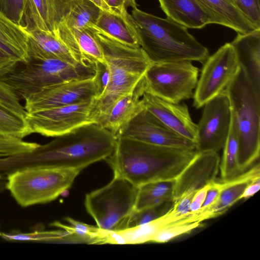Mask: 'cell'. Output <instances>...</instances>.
<instances>
[{"label":"cell","mask_w":260,"mask_h":260,"mask_svg":"<svg viewBox=\"0 0 260 260\" xmlns=\"http://www.w3.org/2000/svg\"><path fill=\"white\" fill-rule=\"evenodd\" d=\"M116 141L111 132L98 123L87 124L40 145L31 152L0 157V173L7 175L32 166L81 172L110 156Z\"/></svg>","instance_id":"1"},{"label":"cell","mask_w":260,"mask_h":260,"mask_svg":"<svg viewBox=\"0 0 260 260\" xmlns=\"http://www.w3.org/2000/svg\"><path fill=\"white\" fill-rule=\"evenodd\" d=\"M196 153V150L160 146L117 137L113 153L105 160L114 174L139 187L151 182L175 180Z\"/></svg>","instance_id":"2"},{"label":"cell","mask_w":260,"mask_h":260,"mask_svg":"<svg viewBox=\"0 0 260 260\" xmlns=\"http://www.w3.org/2000/svg\"><path fill=\"white\" fill-rule=\"evenodd\" d=\"M126 13L140 47L151 63L198 61L209 56L208 49L189 33L187 28L135 8Z\"/></svg>","instance_id":"3"},{"label":"cell","mask_w":260,"mask_h":260,"mask_svg":"<svg viewBox=\"0 0 260 260\" xmlns=\"http://www.w3.org/2000/svg\"><path fill=\"white\" fill-rule=\"evenodd\" d=\"M89 29L102 49L109 75L106 87L96 99L98 120L116 101L136 87L151 62L140 47L120 43L95 27Z\"/></svg>","instance_id":"4"},{"label":"cell","mask_w":260,"mask_h":260,"mask_svg":"<svg viewBox=\"0 0 260 260\" xmlns=\"http://www.w3.org/2000/svg\"><path fill=\"white\" fill-rule=\"evenodd\" d=\"M225 90L238 139V166L242 173L259 157L260 95L239 66Z\"/></svg>","instance_id":"5"},{"label":"cell","mask_w":260,"mask_h":260,"mask_svg":"<svg viewBox=\"0 0 260 260\" xmlns=\"http://www.w3.org/2000/svg\"><path fill=\"white\" fill-rule=\"evenodd\" d=\"M96 63L71 62L58 59L31 60L20 68L0 78L20 99L48 86L73 80L93 77Z\"/></svg>","instance_id":"6"},{"label":"cell","mask_w":260,"mask_h":260,"mask_svg":"<svg viewBox=\"0 0 260 260\" xmlns=\"http://www.w3.org/2000/svg\"><path fill=\"white\" fill-rule=\"evenodd\" d=\"M80 171L32 166L7 175V189L22 207L49 203L69 189Z\"/></svg>","instance_id":"7"},{"label":"cell","mask_w":260,"mask_h":260,"mask_svg":"<svg viewBox=\"0 0 260 260\" xmlns=\"http://www.w3.org/2000/svg\"><path fill=\"white\" fill-rule=\"evenodd\" d=\"M138 190L125 179L114 174L108 184L86 195V210L98 228L117 231L135 210Z\"/></svg>","instance_id":"8"},{"label":"cell","mask_w":260,"mask_h":260,"mask_svg":"<svg viewBox=\"0 0 260 260\" xmlns=\"http://www.w3.org/2000/svg\"><path fill=\"white\" fill-rule=\"evenodd\" d=\"M144 77L146 92L177 104L193 96L199 69L191 61L151 63Z\"/></svg>","instance_id":"9"},{"label":"cell","mask_w":260,"mask_h":260,"mask_svg":"<svg viewBox=\"0 0 260 260\" xmlns=\"http://www.w3.org/2000/svg\"><path fill=\"white\" fill-rule=\"evenodd\" d=\"M96 99L81 103L26 113L31 133L57 137L80 127L98 123Z\"/></svg>","instance_id":"10"},{"label":"cell","mask_w":260,"mask_h":260,"mask_svg":"<svg viewBox=\"0 0 260 260\" xmlns=\"http://www.w3.org/2000/svg\"><path fill=\"white\" fill-rule=\"evenodd\" d=\"M99 74L92 78L52 85L29 95L25 101L26 113L70 105L97 99L102 92Z\"/></svg>","instance_id":"11"},{"label":"cell","mask_w":260,"mask_h":260,"mask_svg":"<svg viewBox=\"0 0 260 260\" xmlns=\"http://www.w3.org/2000/svg\"><path fill=\"white\" fill-rule=\"evenodd\" d=\"M193 93V106L203 107L223 91L234 76L238 64L230 43L225 44L203 63Z\"/></svg>","instance_id":"12"},{"label":"cell","mask_w":260,"mask_h":260,"mask_svg":"<svg viewBox=\"0 0 260 260\" xmlns=\"http://www.w3.org/2000/svg\"><path fill=\"white\" fill-rule=\"evenodd\" d=\"M197 124V152H218L222 149L229 134L232 111L224 89L206 102Z\"/></svg>","instance_id":"13"},{"label":"cell","mask_w":260,"mask_h":260,"mask_svg":"<svg viewBox=\"0 0 260 260\" xmlns=\"http://www.w3.org/2000/svg\"><path fill=\"white\" fill-rule=\"evenodd\" d=\"M167 147L196 150V144L177 134L144 108L116 135Z\"/></svg>","instance_id":"14"},{"label":"cell","mask_w":260,"mask_h":260,"mask_svg":"<svg viewBox=\"0 0 260 260\" xmlns=\"http://www.w3.org/2000/svg\"><path fill=\"white\" fill-rule=\"evenodd\" d=\"M220 158L217 152H197L175 179L173 203L185 196L193 197L201 188L215 181L219 170Z\"/></svg>","instance_id":"15"},{"label":"cell","mask_w":260,"mask_h":260,"mask_svg":"<svg viewBox=\"0 0 260 260\" xmlns=\"http://www.w3.org/2000/svg\"><path fill=\"white\" fill-rule=\"evenodd\" d=\"M73 0H26L20 26L26 32L35 29L56 37Z\"/></svg>","instance_id":"16"},{"label":"cell","mask_w":260,"mask_h":260,"mask_svg":"<svg viewBox=\"0 0 260 260\" xmlns=\"http://www.w3.org/2000/svg\"><path fill=\"white\" fill-rule=\"evenodd\" d=\"M141 99L147 110L171 129L196 144L197 124L185 104L171 103L146 91Z\"/></svg>","instance_id":"17"},{"label":"cell","mask_w":260,"mask_h":260,"mask_svg":"<svg viewBox=\"0 0 260 260\" xmlns=\"http://www.w3.org/2000/svg\"><path fill=\"white\" fill-rule=\"evenodd\" d=\"M145 91L144 77L130 92L120 97L98 120V123L115 137L119 130L144 107L142 96Z\"/></svg>","instance_id":"18"},{"label":"cell","mask_w":260,"mask_h":260,"mask_svg":"<svg viewBox=\"0 0 260 260\" xmlns=\"http://www.w3.org/2000/svg\"><path fill=\"white\" fill-rule=\"evenodd\" d=\"M238 66L245 72L256 92L260 95V29L238 34L230 43Z\"/></svg>","instance_id":"19"},{"label":"cell","mask_w":260,"mask_h":260,"mask_svg":"<svg viewBox=\"0 0 260 260\" xmlns=\"http://www.w3.org/2000/svg\"><path fill=\"white\" fill-rule=\"evenodd\" d=\"M167 18L187 28L200 29L215 21L199 0H158Z\"/></svg>","instance_id":"20"},{"label":"cell","mask_w":260,"mask_h":260,"mask_svg":"<svg viewBox=\"0 0 260 260\" xmlns=\"http://www.w3.org/2000/svg\"><path fill=\"white\" fill-rule=\"evenodd\" d=\"M27 32L28 54L31 60L58 59L82 62L79 61L70 49L55 35L39 29Z\"/></svg>","instance_id":"21"},{"label":"cell","mask_w":260,"mask_h":260,"mask_svg":"<svg viewBox=\"0 0 260 260\" xmlns=\"http://www.w3.org/2000/svg\"><path fill=\"white\" fill-rule=\"evenodd\" d=\"M257 178H260L259 162L234 178L222 182L221 189L218 199L214 203L207 206L214 217L223 214L241 199L246 187L252 181Z\"/></svg>","instance_id":"22"},{"label":"cell","mask_w":260,"mask_h":260,"mask_svg":"<svg viewBox=\"0 0 260 260\" xmlns=\"http://www.w3.org/2000/svg\"><path fill=\"white\" fill-rule=\"evenodd\" d=\"M215 24L234 29L238 34L251 32L255 28L240 11L233 0H199Z\"/></svg>","instance_id":"23"},{"label":"cell","mask_w":260,"mask_h":260,"mask_svg":"<svg viewBox=\"0 0 260 260\" xmlns=\"http://www.w3.org/2000/svg\"><path fill=\"white\" fill-rule=\"evenodd\" d=\"M27 37L24 29L0 12V48L23 64L31 61L28 54Z\"/></svg>","instance_id":"24"},{"label":"cell","mask_w":260,"mask_h":260,"mask_svg":"<svg viewBox=\"0 0 260 260\" xmlns=\"http://www.w3.org/2000/svg\"><path fill=\"white\" fill-rule=\"evenodd\" d=\"M126 13L102 10L94 27L120 43L140 47L135 31L127 20Z\"/></svg>","instance_id":"25"},{"label":"cell","mask_w":260,"mask_h":260,"mask_svg":"<svg viewBox=\"0 0 260 260\" xmlns=\"http://www.w3.org/2000/svg\"><path fill=\"white\" fill-rule=\"evenodd\" d=\"M97 5L89 0H73L63 21V26L71 35L89 29L95 26L102 11Z\"/></svg>","instance_id":"26"},{"label":"cell","mask_w":260,"mask_h":260,"mask_svg":"<svg viewBox=\"0 0 260 260\" xmlns=\"http://www.w3.org/2000/svg\"><path fill=\"white\" fill-rule=\"evenodd\" d=\"M174 181H156L139 186L135 210H141L172 200Z\"/></svg>","instance_id":"27"},{"label":"cell","mask_w":260,"mask_h":260,"mask_svg":"<svg viewBox=\"0 0 260 260\" xmlns=\"http://www.w3.org/2000/svg\"><path fill=\"white\" fill-rule=\"evenodd\" d=\"M219 165L222 182L230 180L241 173L238 162V143L236 129L231 121L229 134Z\"/></svg>","instance_id":"28"},{"label":"cell","mask_w":260,"mask_h":260,"mask_svg":"<svg viewBox=\"0 0 260 260\" xmlns=\"http://www.w3.org/2000/svg\"><path fill=\"white\" fill-rule=\"evenodd\" d=\"M201 223L191 214L187 217L169 223L161 228L154 236L151 242H167L178 236L190 233L201 226Z\"/></svg>","instance_id":"29"},{"label":"cell","mask_w":260,"mask_h":260,"mask_svg":"<svg viewBox=\"0 0 260 260\" xmlns=\"http://www.w3.org/2000/svg\"><path fill=\"white\" fill-rule=\"evenodd\" d=\"M173 204V200H170L141 210H134L117 231L131 228L159 218L169 211Z\"/></svg>","instance_id":"30"},{"label":"cell","mask_w":260,"mask_h":260,"mask_svg":"<svg viewBox=\"0 0 260 260\" xmlns=\"http://www.w3.org/2000/svg\"><path fill=\"white\" fill-rule=\"evenodd\" d=\"M83 58L91 63L106 66L102 49L90 29L76 32L73 35Z\"/></svg>","instance_id":"31"},{"label":"cell","mask_w":260,"mask_h":260,"mask_svg":"<svg viewBox=\"0 0 260 260\" xmlns=\"http://www.w3.org/2000/svg\"><path fill=\"white\" fill-rule=\"evenodd\" d=\"M66 221L69 223L68 225L57 222L52 223V225L63 229L75 240L89 243H99L103 230L70 217H67Z\"/></svg>","instance_id":"32"},{"label":"cell","mask_w":260,"mask_h":260,"mask_svg":"<svg viewBox=\"0 0 260 260\" xmlns=\"http://www.w3.org/2000/svg\"><path fill=\"white\" fill-rule=\"evenodd\" d=\"M0 237L11 242H51L64 239L63 231H45L40 229L28 233L17 231L9 233L0 232Z\"/></svg>","instance_id":"33"},{"label":"cell","mask_w":260,"mask_h":260,"mask_svg":"<svg viewBox=\"0 0 260 260\" xmlns=\"http://www.w3.org/2000/svg\"><path fill=\"white\" fill-rule=\"evenodd\" d=\"M0 131L21 139L31 134L25 118L19 117L1 105Z\"/></svg>","instance_id":"34"},{"label":"cell","mask_w":260,"mask_h":260,"mask_svg":"<svg viewBox=\"0 0 260 260\" xmlns=\"http://www.w3.org/2000/svg\"><path fill=\"white\" fill-rule=\"evenodd\" d=\"M19 99L17 94L0 79V105L25 118L26 112Z\"/></svg>","instance_id":"35"},{"label":"cell","mask_w":260,"mask_h":260,"mask_svg":"<svg viewBox=\"0 0 260 260\" xmlns=\"http://www.w3.org/2000/svg\"><path fill=\"white\" fill-rule=\"evenodd\" d=\"M236 7L257 29H260L259 0H233Z\"/></svg>","instance_id":"36"},{"label":"cell","mask_w":260,"mask_h":260,"mask_svg":"<svg viewBox=\"0 0 260 260\" xmlns=\"http://www.w3.org/2000/svg\"><path fill=\"white\" fill-rule=\"evenodd\" d=\"M26 0H0V12L20 26Z\"/></svg>","instance_id":"37"},{"label":"cell","mask_w":260,"mask_h":260,"mask_svg":"<svg viewBox=\"0 0 260 260\" xmlns=\"http://www.w3.org/2000/svg\"><path fill=\"white\" fill-rule=\"evenodd\" d=\"M19 63L18 59L0 48V78L13 71Z\"/></svg>","instance_id":"38"},{"label":"cell","mask_w":260,"mask_h":260,"mask_svg":"<svg viewBox=\"0 0 260 260\" xmlns=\"http://www.w3.org/2000/svg\"><path fill=\"white\" fill-rule=\"evenodd\" d=\"M108 7L112 11L125 14L127 9L131 7L132 9L137 7L136 0H104Z\"/></svg>","instance_id":"39"},{"label":"cell","mask_w":260,"mask_h":260,"mask_svg":"<svg viewBox=\"0 0 260 260\" xmlns=\"http://www.w3.org/2000/svg\"><path fill=\"white\" fill-rule=\"evenodd\" d=\"M221 189V182H217L215 181L210 183L202 207L214 203L218 199Z\"/></svg>","instance_id":"40"},{"label":"cell","mask_w":260,"mask_h":260,"mask_svg":"<svg viewBox=\"0 0 260 260\" xmlns=\"http://www.w3.org/2000/svg\"><path fill=\"white\" fill-rule=\"evenodd\" d=\"M210 184L201 188L195 193L190 203V211L193 212L198 210L202 207Z\"/></svg>","instance_id":"41"},{"label":"cell","mask_w":260,"mask_h":260,"mask_svg":"<svg viewBox=\"0 0 260 260\" xmlns=\"http://www.w3.org/2000/svg\"><path fill=\"white\" fill-rule=\"evenodd\" d=\"M260 188V178H257L252 181L246 187L242 196V199H247L253 196Z\"/></svg>","instance_id":"42"},{"label":"cell","mask_w":260,"mask_h":260,"mask_svg":"<svg viewBox=\"0 0 260 260\" xmlns=\"http://www.w3.org/2000/svg\"><path fill=\"white\" fill-rule=\"evenodd\" d=\"M7 175L0 173V193L7 189Z\"/></svg>","instance_id":"43"},{"label":"cell","mask_w":260,"mask_h":260,"mask_svg":"<svg viewBox=\"0 0 260 260\" xmlns=\"http://www.w3.org/2000/svg\"><path fill=\"white\" fill-rule=\"evenodd\" d=\"M99 7L103 10L112 11L106 4L104 0H89Z\"/></svg>","instance_id":"44"},{"label":"cell","mask_w":260,"mask_h":260,"mask_svg":"<svg viewBox=\"0 0 260 260\" xmlns=\"http://www.w3.org/2000/svg\"><path fill=\"white\" fill-rule=\"evenodd\" d=\"M0 132H1V131H0Z\"/></svg>","instance_id":"45"}]
</instances>
